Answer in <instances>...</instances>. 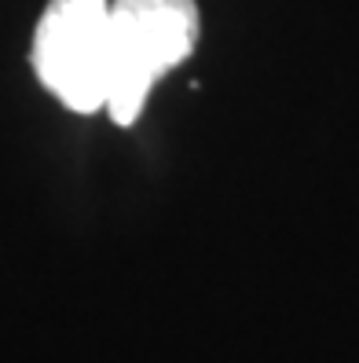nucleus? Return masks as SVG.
Instances as JSON below:
<instances>
[{
	"label": "nucleus",
	"instance_id": "2",
	"mask_svg": "<svg viewBox=\"0 0 359 363\" xmlns=\"http://www.w3.org/2000/svg\"><path fill=\"white\" fill-rule=\"evenodd\" d=\"M30 67L70 114L107 111L110 0H48L33 26Z\"/></svg>",
	"mask_w": 359,
	"mask_h": 363
},
{
	"label": "nucleus",
	"instance_id": "1",
	"mask_svg": "<svg viewBox=\"0 0 359 363\" xmlns=\"http://www.w3.org/2000/svg\"><path fill=\"white\" fill-rule=\"evenodd\" d=\"M198 0H110V121L136 125L154 84L198 48Z\"/></svg>",
	"mask_w": 359,
	"mask_h": 363
}]
</instances>
